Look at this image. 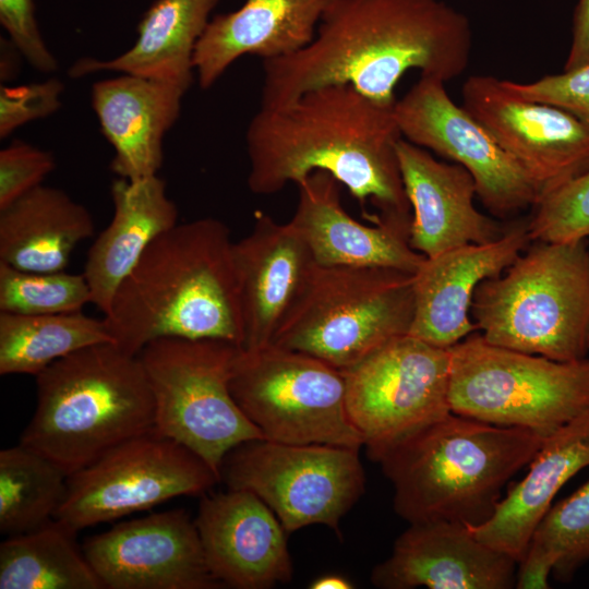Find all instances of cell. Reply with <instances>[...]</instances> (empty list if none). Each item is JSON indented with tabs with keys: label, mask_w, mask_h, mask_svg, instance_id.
Returning <instances> with one entry per match:
<instances>
[{
	"label": "cell",
	"mask_w": 589,
	"mask_h": 589,
	"mask_svg": "<svg viewBox=\"0 0 589 589\" xmlns=\"http://www.w3.org/2000/svg\"><path fill=\"white\" fill-rule=\"evenodd\" d=\"M472 40L469 19L444 0H335L310 45L263 60L260 106L337 84L394 106L395 87L410 70L445 83L464 73Z\"/></svg>",
	"instance_id": "cell-1"
},
{
	"label": "cell",
	"mask_w": 589,
	"mask_h": 589,
	"mask_svg": "<svg viewBox=\"0 0 589 589\" xmlns=\"http://www.w3.org/2000/svg\"><path fill=\"white\" fill-rule=\"evenodd\" d=\"M394 106L347 84L305 92L278 106H260L245 132L248 187L259 195L298 184L315 171L332 175L375 216L411 217L400 173L401 139Z\"/></svg>",
	"instance_id": "cell-2"
},
{
	"label": "cell",
	"mask_w": 589,
	"mask_h": 589,
	"mask_svg": "<svg viewBox=\"0 0 589 589\" xmlns=\"http://www.w3.org/2000/svg\"><path fill=\"white\" fill-rule=\"evenodd\" d=\"M104 318L113 342L135 356L164 337L221 339L242 348L228 227L205 217L161 233L121 283Z\"/></svg>",
	"instance_id": "cell-3"
},
{
	"label": "cell",
	"mask_w": 589,
	"mask_h": 589,
	"mask_svg": "<svg viewBox=\"0 0 589 589\" xmlns=\"http://www.w3.org/2000/svg\"><path fill=\"white\" fill-rule=\"evenodd\" d=\"M544 436L519 426L449 413L381 454L395 513L409 524L446 520L477 527L494 514L507 482Z\"/></svg>",
	"instance_id": "cell-4"
},
{
	"label": "cell",
	"mask_w": 589,
	"mask_h": 589,
	"mask_svg": "<svg viewBox=\"0 0 589 589\" xmlns=\"http://www.w3.org/2000/svg\"><path fill=\"white\" fill-rule=\"evenodd\" d=\"M35 412L20 444L68 476L154 429V399L139 358L115 342L65 356L36 375Z\"/></svg>",
	"instance_id": "cell-5"
},
{
	"label": "cell",
	"mask_w": 589,
	"mask_h": 589,
	"mask_svg": "<svg viewBox=\"0 0 589 589\" xmlns=\"http://www.w3.org/2000/svg\"><path fill=\"white\" fill-rule=\"evenodd\" d=\"M470 314L492 345L556 361L586 358V241H534L500 276L479 284Z\"/></svg>",
	"instance_id": "cell-6"
},
{
	"label": "cell",
	"mask_w": 589,
	"mask_h": 589,
	"mask_svg": "<svg viewBox=\"0 0 589 589\" xmlns=\"http://www.w3.org/2000/svg\"><path fill=\"white\" fill-rule=\"evenodd\" d=\"M413 313V274L316 264L273 345L344 371L409 334Z\"/></svg>",
	"instance_id": "cell-7"
},
{
	"label": "cell",
	"mask_w": 589,
	"mask_h": 589,
	"mask_svg": "<svg viewBox=\"0 0 589 589\" xmlns=\"http://www.w3.org/2000/svg\"><path fill=\"white\" fill-rule=\"evenodd\" d=\"M453 413L549 436L589 409V359L556 361L471 333L449 348Z\"/></svg>",
	"instance_id": "cell-8"
},
{
	"label": "cell",
	"mask_w": 589,
	"mask_h": 589,
	"mask_svg": "<svg viewBox=\"0 0 589 589\" xmlns=\"http://www.w3.org/2000/svg\"><path fill=\"white\" fill-rule=\"evenodd\" d=\"M241 349L221 339L164 337L139 353L154 399V431L192 450L218 478L229 450L264 438L230 390Z\"/></svg>",
	"instance_id": "cell-9"
},
{
	"label": "cell",
	"mask_w": 589,
	"mask_h": 589,
	"mask_svg": "<svg viewBox=\"0 0 589 589\" xmlns=\"http://www.w3.org/2000/svg\"><path fill=\"white\" fill-rule=\"evenodd\" d=\"M230 390L268 441L363 446L348 414L344 373L318 358L273 344L241 349Z\"/></svg>",
	"instance_id": "cell-10"
},
{
	"label": "cell",
	"mask_w": 589,
	"mask_h": 589,
	"mask_svg": "<svg viewBox=\"0 0 589 589\" xmlns=\"http://www.w3.org/2000/svg\"><path fill=\"white\" fill-rule=\"evenodd\" d=\"M219 481L257 495L286 532L324 525L340 536L339 524L365 490L359 449L327 444H286L256 438L225 456Z\"/></svg>",
	"instance_id": "cell-11"
},
{
	"label": "cell",
	"mask_w": 589,
	"mask_h": 589,
	"mask_svg": "<svg viewBox=\"0 0 589 589\" xmlns=\"http://www.w3.org/2000/svg\"><path fill=\"white\" fill-rule=\"evenodd\" d=\"M218 481L201 457L153 429L70 474L53 519L76 534L175 497L202 496Z\"/></svg>",
	"instance_id": "cell-12"
},
{
	"label": "cell",
	"mask_w": 589,
	"mask_h": 589,
	"mask_svg": "<svg viewBox=\"0 0 589 589\" xmlns=\"http://www.w3.org/2000/svg\"><path fill=\"white\" fill-rule=\"evenodd\" d=\"M341 372L349 418L373 461L452 413L449 349L407 334Z\"/></svg>",
	"instance_id": "cell-13"
},
{
	"label": "cell",
	"mask_w": 589,
	"mask_h": 589,
	"mask_svg": "<svg viewBox=\"0 0 589 589\" xmlns=\"http://www.w3.org/2000/svg\"><path fill=\"white\" fill-rule=\"evenodd\" d=\"M402 139L462 166L488 211L506 218L533 207L539 191L490 132L448 95L445 82L419 80L394 105Z\"/></svg>",
	"instance_id": "cell-14"
},
{
	"label": "cell",
	"mask_w": 589,
	"mask_h": 589,
	"mask_svg": "<svg viewBox=\"0 0 589 589\" xmlns=\"http://www.w3.org/2000/svg\"><path fill=\"white\" fill-rule=\"evenodd\" d=\"M462 107L544 193L589 169V123L553 105L510 94L502 80L469 76Z\"/></svg>",
	"instance_id": "cell-15"
},
{
	"label": "cell",
	"mask_w": 589,
	"mask_h": 589,
	"mask_svg": "<svg viewBox=\"0 0 589 589\" xmlns=\"http://www.w3.org/2000/svg\"><path fill=\"white\" fill-rule=\"evenodd\" d=\"M107 589H215L194 519L184 509L152 514L91 536L82 546Z\"/></svg>",
	"instance_id": "cell-16"
},
{
	"label": "cell",
	"mask_w": 589,
	"mask_h": 589,
	"mask_svg": "<svg viewBox=\"0 0 589 589\" xmlns=\"http://www.w3.org/2000/svg\"><path fill=\"white\" fill-rule=\"evenodd\" d=\"M201 497L194 521L207 566L220 586L269 589L291 580L288 533L265 502L238 489Z\"/></svg>",
	"instance_id": "cell-17"
},
{
	"label": "cell",
	"mask_w": 589,
	"mask_h": 589,
	"mask_svg": "<svg viewBox=\"0 0 589 589\" xmlns=\"http://www.w3.org/2000/svg\"><path fill=\"white\" fill-rule=\"evenodd\" d=\"M528 219L514 220L498 239L470 243L425 257L413 274L410 336L449 349L478 330L470 317L474 291L500 276L528 248Z\"/></svg>",
	"instance_id": "cell-18"
},
{
	"label": "cell",
	"mask_w": 589,
	"mask_h": 589,
	"mask_svg": "<svg viewBox=\"0 0 589 589\" xmlns=\"http://www.w3.org/2000/svg\"><path fill=\"white\" fill-rule=\"evenodd\" d=\"M517 564L464 524L422 521L396 539L392 554L372 569L371 582L381 589H510Z\"/></svg>",
	"instance_id": "cell-19"
},
{
	"label": "cell",
	"mask_w": 589,
	"mask_h": 589,
	"mask_svg": "<svg viewBox=\"0 0 589 589\" xmlns=\"http://www.w3.org/2000/svg\"><path fill=\"white\" fill-rule=\"evenodd\" d=\"M340 183L315 171L300 181L288 221L323 266H373L414 274L425 256L409 243L411 217H377L364 225L342 207Z\"/></svg>",
	"instance_id": "cell-20"
},
{
	"label": "cell",
	"mask_w": 589,
	"mask_h": 589,
	"mask_svg": "<svg viewBox=\"0 0 589 589\" xmlns=\"http://www.w3.org/2000/svg\"><path fill=\"white\" fill-rule=\"evenodd\" d=\"M396 151L411 207L412 249L431 257L461 245L492 242L504 235L508 226L476 207V182L462 166L440 161L402 137Z\"/></svg>",
	"instance_id": "cell-21"
},
{
	"label": "cell",
	"mask_w": 589,
	"mask_h": 589,
	"mask_svg": "<svg viewBox=\"0 0 589 589\" xmlns=\"http://www.w3.org/2000/svg\"><path fill=\"white\" fill-rule=\"evenodd\" d=\"M244 350L273 344L316 263L289 223L257 213L252 231L233 242Z\"/></svg>",
	"instance_id": "cell-22"
},
{
	"label": "cell",
	"mask_w": 589,
	"mask_h": 589,
	"mask_svg": "<svg viewBox=\"0 0 589 589\" xmlns=\"http://www.w3.org/2000/svg\"><path fill=\"white\" fill-rule=\"evenodd\" d=\"M188 89L131 74L92 85L91 104L115 151L110 169L118 178L139 180L158 175L164 137L178 120Z\"/></svg>",
	"instance_id": "cell-23"
},
{
	"label": "cell",
	"mask_w": 589,
	"mask_h": 589,
	"mask_svg": "<svg viewBox=\"0 0 589 589\" xmlns=\"http://www.w3.org/2000/svg\"><path fill=\"white\" fill-rule=\"evenodd\" d=\"M335 0H245L213 16L199 39L193 65L203 89L212 87L239 58L269 60L305 48Z\"/></svg>",
	"instance_id": "cell-24"
},
{
	"label": "cell",
	"mask_w": 589,
	"mask_h": 589,
	"mask_svg": "<svg viewBox=\"0 0 589 589\" xmlns=\"http://www.w3.org/2000/svg\"><path fill=\"white\" fill-rule=\"evenodd\" d=\"M588 466L589 409L546 436L526 476L509 486L493 516L468 528L481 542L519 562L557 492Z\"/></svg>",
	"instance_id": "cell-25"
},
{
	"label": "cell",
	"mask_w": 589,
	"mask_h": 589,
	"mask_svg": "<svg viewBox=\"0 0 589 589\" xmlns=\"http://www.w3.org/2000/svg\"><path fill=\"white\" fill-rule=\"evenodd\" d=\"M110 194L112 218L89 248L83 272L92 303L104 314L148 245L178 224L177 205L158 175L139 180L118 178Z\"/></svg>",
	"instance_id": "cell-26"
},
{
	"label": "cell",
	"mask_w": 589,
	"mask_h": 589,
	"mask_svg": "<svg viewBox=\"0 0 589 589\" xmlns=\"http://www.w3.org/2000/svg\"><path fill=\"white\" fill-rule=\"evenodd\" d=\"M219 0H156L137 25L134 44L107 60L84 57L69 70L74 79L117 72L182 85L193 83V56Z\"/></svg>",
	"instance_id": "cell-27"
},
{
	"label": "cell",
	"mask_w": 589,
	"mask_h": 589,
	"mask_svg": "<svg viewBox=\"0 0 589 589\" xmlns=\"http://www.w3.org/2000/svg\"><path fill=\"white\" fill-rule=\"evenodd\" d=\"M88 209L61 189L39 185L0 209V261L29 272H60L93 237Z\"/></svg>",
	"instance_id": "cell-28"
},
{
	"label": "cell",
	"mask_w": 589,
	"mask_h": 589,
	"mask_svg": "<svg viewBox=\"0 0 589 589\" xmlns=\"http://www.w3.org/2000/svg\"><path fill=\"white\" fill-rule=\"evenodd\" d=\"M75 533L52 519L0 544V589H104Z\"/></svg>",
	"instance_id": "cell-29"
},
{
	"label": "cell",
	"mask_w": 589,
	"mask_h": 589,
	"mask_svg": "<svg viewBox=\"0 0 589 589\" xmlns=\"http://www.w3.org/2000/svg\"><path fill=\"white\" fill-rule=\"evenodd\" d=\"M113 342L105 318L82 311L23 315L0 312V374L37 375L85 347Z\"/></svg>",
	"instance_id": "cell-30"
},
{
	"label": "cell",
	"mask_w": 589,
	"mask_h": 589,
	"mask_svg": "<svg viewBox=\"0 0 589 589\" xmlns=\"http://www.w3.org/2000/svg\"><path fill=\"white\" fill-rule=\"evenodd\" d=\"M68 474L22 444L0 452V532L35 530L55 518L68 491Z\"/></svg>",
	"instance_id": "cell-31"
},
{
	"label": "cell",
	"mask_w": 589,
	"mask_h": 589,
	"mask_svg": "<svg viewBox=\"0 0 589 589\" xmlns=\"http://www.w3.org/2000/svg\"><path fill=\"white\" fill-rule=\"evenodd\" d=\"M525 555L553 565L562 582L589 561V480L545 512L534 528Z\"/></svg>",
	"instance_id": "cell-32"
},
{
	"label": "cell",
	"mask_w": 589,
	"mask_h": 589,
	"mask_svg": "<svg viewBox=\"0 0 589 589\" xmlns=\"http://www.w3.org/2000/svg\"><path fill=\"white\" fill-rule=\"evenodd\" d=\"M92 303L83 274L29 272L0 261V312L40 315L82 311Z\"/></svg>",
	"instance_id": "cell-33"
},
{
	"label": "cell",
	"mask_w": 589,
	"mask_h": 589,
	"mask_svg": "<svg viewBox=\"0 0 589 589\" xmlns=\"http://www.w3.org/2000/svg\"><path fill=\"white\" fill-rule=\"evenodd\" d=\"M528 219L532 242H570L589 237V169L540 196Z\"/></svg>",
	"instance_id": "cell-34"
},
{
	"label": "cell",
	"mask_w": 589,
	"mask_h": 589,
	"mask_svg": "<svg viewBox=\"0 0 589 589\" xmlns=\"http://www.w3.org/2000/svg\"><path fill=\"white\" fill-rule=\"evenodd\" d=\"M63 82L49 77L17 86H0V137L5 139L24 124L47 118L61 107Z\"/></svg>",
	"instance_id": "cell-35"
},
{
	"label": "cell",
	"mask_w": 589,
	"mask_h": 589,
	"mask_svg": "<svg viewBox=\"0 0 589 589\" xmlns=\"http://www.w3.org/2000/svg\"><path fill=\"white\" fill-rule=\"evenodd\" d=\"M502 84L517 97L556 106L589 123V63L529 83Z\"/></svg>",
	"instance_id": "cell-36"
},
{
	"label": "cell",
	"mask_w": 589,
	"mask_h": 589,
	"mask_svg": "<svg viewBox=\"0 0 589 589\" xmlns=\"http://www.w3.org/2000/svg\"><path fill=\"white\" fill-rule=\"evenodd\" d=\"M56 168L52 153L15 140L0 151V209L43 184Z\"/></svg>",
	"instance_id": "cell-37"
},
{
	"label": "cell",
	"mask_w": 589,
	"mask_h": 589,
	"mask_svg": "<svg viewBox=\"0 0 589 589\" xmlns=\"http://www.w3.org/2000/svg\"><path fill=\"white\" fill-rule=\"evenodd\" d=\"M0 24L32 68L43 73L59 69L40 33L33 0H0Z\"/></svg>",
	"instance_id": "cell-38"
},
{
	"label": "cell",
	"mask_w": 589,
	"mask_h": 589,
	"mask_svg": "<svg viewBox=\"0 0 589 589\" xmlns=\"http://www.w3.org/2000/svg\"><path fill=\"white\" fill-rule=\"evenodd\" d=\"M589 63V0H578L573 14L572 43L564 70Z\"/></svg>",
	"instance_id": "cell-39"
},
{
	"label": "cell",
	"mask_w": 589,
	"mask_h": 589,
	"mask_svg": "<svg viewBox=\"0 0 589 589\" xmlns=\"http://www.w3.org/2000/svg\"><path fill=\"white\" fill-rule=\"evenodd\" d=\"M0 43V77L1 84H4L17 76L20 59L23 56L9 38H1Z\"/></svg>",
	"instance_id": "cell-40"
},
{
	"label": "cell",
	"mask_w": 589,
	"mask_h": 589,
	"mask_svg": "<svg viewBox=\"0 0 589 589\" xmlns=\"http://www.w3.org/2000/svg\"><path fill=\"white\" fill-rule=\"evenodd\" d=\"M309 587L311 589H351L353 585L340 575L329 574L316 578Z\"/></svg>",
	"instance_id": "cell-41"
},
{
	"label": "cell",
	"mask_w": 589,
	"mask_h": 589,
	"mask_svg": "<svg viewBox=\"0 0 589 589\" xmlns=\"http://www.w3.org/2000/svg\"><path fill=\"white\" fill-rule=\"evenodd\" d=\"M587 348L589 352V326H588V332H587Z\"/></svg>",
	"instance_id": "cell-42"
}]
</instances>
